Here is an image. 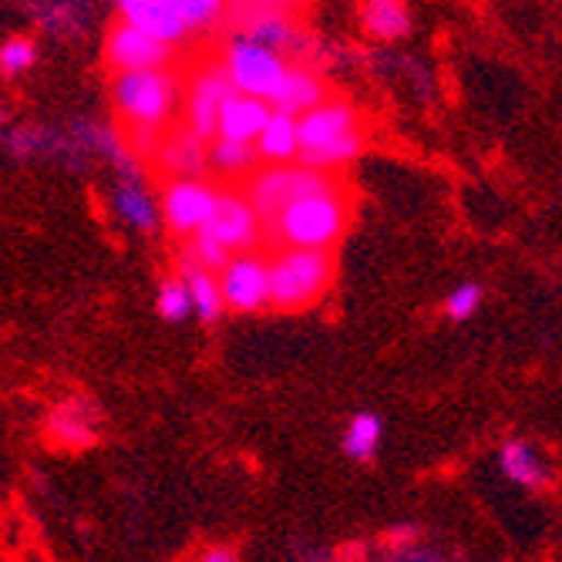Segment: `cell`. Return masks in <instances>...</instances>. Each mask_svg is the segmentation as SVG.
<instances>
[{"instance_id": "cell-13", "label": "cell", "mask_w": 562, "mask_h": 562, "mask_svg": "<svg viewBox=\"0 0 562 562\" xmlns=\"http://www.w3.org/2000/svg\"><path fill=\"white\" fill-rule=\"evenodd\" d=\"M206 138H199L189 125L179 119L159 135L156 148H151L148 169L162 172L166 179H182V176H206Z\"/></svg>"}, {"instance_id": "cell-22", "label": "cell", "mask_w": 562, "mask_h": 562, "mask_svg": "<svg viewBox=\"0 0 562 562\" xmlns=\"http://www.w3.org/2000/svg\"><path fill=\"white\" fill-rule=\"evenodd\" d=\"M252 145H257L260 162H296V115L270 105V115L257 138H252Z\"/></svg>"}, {"instance_id": "cell-20", "label": "cell", "mask_w": 562, "mask_h": 562, "mask_svg": "<svg viewBox=\"0 0 562 562\" xmlns=\"http://www.w3.org/2000/svg\"><path fill=\"white\" fill-rule=\"evenodd\" d=\"M361 27L371 41L381 44H397L412 34V11H407V0H361Z\"/></svg>"}, {"instance_id": "cell-2", "label": "cell", "mask_w": 562, "mask_h": 562, "mask_svg": "<svg viewBox=\"0 0 562 562\" xmlns=\"http://www.w3.org/2000/svg\"><path fill=\"white\" fill-rule=\"evenodd\" d=\"M353 216L350 189L334 176L327 186L290 199L270 220L263 239L270 246H306V249H337Z\"/></svg>"}, {"instance_id": "cell-8", "label": "cell", "mask_w": 562, "mask_h": 562, "mask_svg": "<svg viewBox=\"0 0 562 562\" xmlns=\"http://www.w3.org/2000/svg\"><path fill=\"white\" fill-rule=\"evenodd\" d=\"M176 50H179L176 44L119 18L105 34L101 55H105L112 75H122V71H145V68H169L176 65Z\"/></svg>"}, {"instance_id": "cell-26", "label": "cell", "mask_w": 562, "mask_h": 562, "mask_svg": "<svg viewBox=\"0 0 562 562\" xmlns=\"http://www.w3.org/2000/svg\"><path fill=\"white\" fill-rule=\"evenodd\" d=\"M37 41L34 37H8L0 44V78L4 81H14L21 75H27L34 65H37Z\"/></svg>"}, {"instance_id": "cell-34", "label": "cell", "mask_w": 562, "mask_h": 562, "mask_svg": "<svg viewBox=\"0 0 562 562\" xmlns=\"http://www.w3.org/2000/svg\"><path fill=\"white\" fill-rule=\"evenodd\" d=\"M202 562H236L239 552L236 549H206V552H199Z\"/></svg>"}, {"instance_id": "cell-10", "label": "cell", "mask_w": 562, "mask_h": 562, "mask_svg": "<svg viewBox=\"0 0 562 562\" xmlns=\"http://www.w3.org/2000/svg\"><path fill=\"white\" fill-rule=\"evenodd\" d=\"M216 192H220V186L206 182L202 176L169 179L162 189V206H159L169 233L179 239H189L195 229L206 226L213 216V206H216Z\"/></svg>"}, {"instance_id": "cell-15", "label": "cell", "mask_w": 562, "mask_h": 562, "mask_svg": "<svg viewBox=\"0 0 562 562\" xmlns=\"http://www.w3.org/2000/svg\"><path fill=\"white\" fill-rule=\"evenodd\" d=\"M330 88L324 81V75L311 65H286L273 98H270V105L280 109V112H290V115H303L306 109H314L321 98H327Z\"/></svg>"}, {"instance_id": "cell-11", "label": "cell", "mask_w": 562, "mask_h": 562, "mask_svg": "<svg viewBox=\"0 0 562 562\" xmlns=\"http://www.w3.org/2000/svg\"><path fill=\"white\" fill-rule=\"evenodd\" d=\"M101 438V407L85 397L71 394L61 397L47 415V441L61 451H88Z\"/></svg>"}, {"instance_id": "cell-9", "label": "cell", "mask_w": 562, "mask_h": 562, "mask_svg": "<svg viewBox=\"0 0 562 562\" xmlns=\"http://www.w3.org/2000/svg\"><path fill=\"white\" fill-rule=\"evenodd\" d=\"M220 290H223V306L236 314H257L270 306V273H267V257L257 249L233 252L226 267L216 273Z\"/></svg>"}, {"instance_id": "cell-14", "label": "cell", "mask_w": 562, "mask_h": 562, "mask_svg": "<svg viewBox=\"0 0 562 562\" xmlns=\"http://www.w3.org/2000/svg\"><path fill=\"white\" fill-rule=\"evenodd\" d=\"M357 128H364V125H361V112H357L353 101H347L340 94H327V98L317 101L314 109H306L303 115H296V145L300 148H314V145L334 142L340 135H350Z\"/></svg>"}, {"instance_id": "cell-30", "label": "cell", "mask_w": 562, "mask_h": 562, "mask_svg": "<svg viewBox=\"0 0 562 562\" xmlns=\"http://www.w3.org/2000/svg\"><path fill=\"white\" fill-rule=\"evenodd\" d=\"M189 249H192V257H195L202 267H206V270H213V273H220V270L226 267V260L233 257V252H229L206 226L195 229V233L189 236Z\"/></svg>"}, {"instance_id": "cell-6", "label": "cell", "mask_w": 562, "mask_h": 562, "mask_svg": "<svg viewBox=\"0 0 562 562\" xmlns=\"http://www.w3.org/2000/svg\"><path fill=\"white\" fill-rule=\"evenodd\" d=\"M220 24H226L233 37L260 41L267 47L283 50V55L286 50H303V41H306L293 11L267 8V4H257V0H226Z\"/></svg>"}, {"instance_id": "cell-25", "label": "cell", "mask_w": 562, "mask_h": 562, "mask_svg": "<svg viewBox=\"0 0 562 562\" xmlns=\"http://www.w3.org/2000/svg\"><path fill=\"white\" fill-rule=\"evenodd\" d=\"M384 438V422L371 412H357L344 431V451L353 462H371Z\"/></svg>"}, {"instance_id": "cell-5", "label": "cell", "mask_w": 562, "mask_h": 562, "mask_svg": "<svg viewBox=\"0 0 562 562\" xmlns=\"http://www.w3.org/2000/svg\"><path fill=\"white\" fill-rule=\"evenodd\" d=\"M286 65L290 61L283 50L267 47L260 41H249V37H233L223 50V68H226L229 85L243 94L263 98V101L273 98Z\"/></svg>"}, {"instance_id": "cell-1", "label": "cell", "mask_w": 562, "mask_h": 562, "mask_svg": "<svg viewBox=\"0 0 562 562\" xmlns=\"http://www.w3.org/2000/svg\"><path fill=\"white\" fill-rule=\"evenodd\" d=\"M112 101L122 125V142L138 162L148 166L151 148L159 135L179 119L182 101V75L169 68H145V71H122L112 81Z\"/></svg>"}, {"instance_id": "cell-7", "label": "cell", "mask_w": 562, "mask_h": 562, "mask_svg": "<svg viewBox=\"0 0 562 562\" xmlns=\"http://www.w3.org/2000/svg\"><path fill=\"white\" fill-rule=\"evenodd\" d=\"M233 91L223 58H206L199 61L189 75H182V125H189L199 138H213L216 135V115L223 98Z\"/></svg>"}, {"instance_id": "cell-16", "label": "cell", "mask_w": 562, "mask_h": 562, "mask_svg": "<svg viewBox=\"0 0 562 562\" xmlns=\"http://www.w3.org/2000/svg\"><path fill=\"white\" fill-rule=\"evenodd\" d=\"M115 8H119V18L148 31V34H156L169 44H182L189 37L182 18L176 14V4L172 0H115Z\"/></svg>"}, {"instance_id": "cell-3", "label": "cell", "mask_w": 562, "mask_h": 562, "mask_svg": "<svg viewBox=\"0 0 562 562\" xmlns=\"http://www.w3.org/2000/svg\"><path fill=\"white\" fill-rule=\"evenodd\" d=\"M277 252L267 260L270 273V306L277 314H303L330 293L337 277L334 249H306V246H273Z\"/></svg>"}, {"instance_id": "cell-24", "label": "cell", "mask_w": 562, "mask_h": 562, "mask_svg": "<svg viewBox=\"0 0 562 562\" xmlns=\"http://www.w3.org/2000/svg\"><path fill=\"white\" fill-rule=\"evenodd\" d=\"M498 469L502 475L519 485V488H529V492H542L549 485V475H546V465H542V458L519 438L513 441H505L498 448Z\"/></svg>"}, {"instance_id": "cell-19", "label": "cell", "mask_w": 562, "mask_h": 562, "mask_svg": "<svg viewBox=\"0 0 562 562\" xmlns=\"http://www.w3.org/2000/svg\"><path fill=\"white\" fill-rule=\"evenodd\" d=\"M112 202H115L119 220L128 223L138 233H156L159 223H162L159 202L151 199V192L145 189V182L138 176H122L115 192H112Z\"/></svg>"}, {"instance_id": "cell-27", "label": "cell", "mask_w": 562, "mask_h": 562, "mask_svg": "<svg viewBox=\"0 0 562 562\" xmlns=\"http://www.w3.org/2000/svg\"><path fill=\"white\" fill-rule=\"evenodd\" d=\"M176 14L182 18L189 34H202V31H213L223 21L226 11V0H172Z\"/></svg>"}, {"instance_id": "cell-33", "label": "cell", "mask_w": 562, "mask_h": 562, "mask_svg": "<svg viewBox=\"0 0 562 562\" xmlns=\"http://www.w3.org/2000/svg\"><path fill=\"white\" fill-rule=\"evenodd\" d=\"M257 4H267V8H280V11H303V8H311L314 0H257Z\"/></svg>"}, {"instance_id": "cell-17", "label": "cell", "mask_w": 562, "mask_h": 562, "mask_svg": "<svg viewBox=\"0 0 562 562\" xmlns=\"http://www.w3.org/2000/svg\"><path fill=\"white\" fill-rule=\"evenodd\" d=\"M179 277L186 280V286H189V300H192V314L199 317V321H206V324H213V321H220L223 317V290H220V277L213 273V270H206L202 267L195 257H192V249L186 246L182 252H179Z\"/></svg>"}, {"instance_id": "cell-21", "label": "cell", "mask_w": 562, "mask_h": 562, "mask_svg": "<svg viewBox=\"0 0 562 562\" xmlns=\"http://www.w3.org/2000/svg\"><path fill=\"white\" fill-rule=\"evenodd\" d=\"M257 166H260V156H257V145L252 142L213 135L206 145V172H213L216 179L239 186Z\"/></svg>"}, {"instance_id": "cell-12", "label": "cell", "mask_w": 562, "mask_h": 562, "mask_svg": "<svg viewBox=\"0 0 562 562\" xmlns=\"http://www.w3.org/2000/svg\"><path fill=\"white\" fill-rule=\"evenodd\" d=\"M206 229H210L229 252L257 249V246L263 243L260 220H257V213H252L249 199L243 195L239 186H223V189L216 192V206H213V216H210Z\"/></svg>"}, {"instance_id": "cell-35", "label": "cell", "mask_w": 562, "mask_h": 562, "mask_svg": "<svg viewBox=\"0 0 562 562\" xmlns=\"http://www.w3.org/2000/svg\"><path fill=\"white\" fill-rule=\"evenodd\" d=\"M347 546H350V549H340V552H337L340 559H368V552H371L368 542H347Z\"/></svg>"}, {"instance_id": "cell-28", "label": "cell", "mask_w": 562, "mask_h": 562, "mask_svg": "<svg viewBox=\"0 0 562 562\" xmlns=\"http://www.w3.org/2000/svg\"><path fill=\"white\" fill-rule=\"evenodd\" d=\"M156 306H159V317H162V321H169V324H182V321H189V317H192L189 286H186V280H182L179 273L159 283Z\"/></svg>"}, {"instance_id": "cell-29", "label": "cell", "mask_w": 562, "mask_h": 562, "mask_svg": "<svg viewBox=\"0 0 562 562\" xmlns=\"http://www.w3.org/2000/svg\"><path fill=\"white\" fill-rule=\"evenodd\" d=\"M485 300V290L479 283H462L445 296V317L454 324H465L479 314V306Z\"/></svg>"}, {"instance_id": "cell-32", "label": "cell", "mask_w": 562, "mask_h": 562, "mask_svg": "<svg viewBox=\"0 0 562 562\" xmlns=\"http://www.w3.org/2000/svg\"><path fill=\"white\" fill-rule=\"evenodd\" d=\"M8 142H11V148H14V156L27 159V156H37V151L47 148L50 135H47L44 128H18V132H11Z\"/></svg>"}, {"instance_id": "cell-23", "label": "cell", "mask_w": 562, "mask_h": 562, "mask_svg": "<svg viewBox=\"0 0 562 562\" xmlns=\"http://www.w3.org/2000/svg\"><path fill=\"white\" fill-rule=\"evenodd\" d=\"M364 148H368V135H364V128H357V132L340 135L334 142H324V145H314V148H300L296 162L306 166V169H321V172H340L350 162L361 159Z\"/></svg>"}, {"instance_id": "cell-4", "label": "cell", "mask_w": 562, "mask_h": 562, "mask_svg": "<svg viewBox=\"0 0 562 562\" xmlns=\"http://www.w3.org/2000/svg\"><path fill=\"white\" fill-rule=\"evenodd\" d=\"M337 172H321V169H306L300 162H263L252 169L239 189L249 199L252 213L260 220V229L270 226V220L286 206L290 199L303 195V192H314L321 186H327Z\"/></svg>"}, {"instance_id": "cell-36", "label": "cell", "mask_w": 562, "mask_h": 562, "mask_svg": "<svg viewBox=\"0 0 562 562\" xmlns=\"http://www.w3.org/2000/svg\"><path fill=\"white\" fill-rule=\"evenodd\" d=\"M0 125H8V112L4 109H0Z\"/></svg>"}, {"instance_id": "cell-18", "label": "cell", "mask_w": 562, "mask_h": 562, "mask_svg": "<svg viewBox=\"0 0 562 562\" xmlns=\"http://www.w3.org/2000/svg\"><path fill=\"white\" fill-rule=\"evenodd\" d=\"M270 115V101L263 98H252V94H243V91H229L220 105V115H216V135H226V138H243V142H252L257 132L263 128Z\"/></svg>"}, {"instance_id": "cell-31", "label": "cell", "mask_w": 562, "mask_h": 562, "mask_svg": "<svg viewBox=\"0 0 562 562\" xmlns=\"http://www.w3.org/2000/svg\"><path fill=\"white\" fill-rule=\"evenodd\" d=\"M422 546V529L404 522V526H391L384 536H381V549L387 555H397V559H412Z\"/></svg>"}]
</instances>
